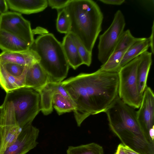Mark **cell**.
<instances>
[{
	"instance_id": "cell-7",
	"label": "cell",
	"mask_w": 154,
	"mask_h": 154,
	"mask_svg": "<svg viewBox=\"0 0 154 154\" xmlns=\"http://www.w3.org/2000/svg\"><path fill=\"white\" fill-rule=\"evenodd\" d=\"M125 25L124 16L120 10L115 14L113 20L108 29L99 37L98 58L103 64L114 52Z\"/></svg>"
},
{
	"instance_id": "cell-8",
	"label": "cell",
	"mask_w": 154,
	"mask_h": 154,
	"mask_svg": "<svg viewBox=\"0 0 154 154\" xmlns=\"http://www.w3.org/2000/svg\"><path fill=\"white\" fill-rule=\"evenodd\" d=\"M0 28L5 30L26 42L30 47L34 41L30 23L21 14L7 12L0 16Z\"/></svg>"
},
{
	"instance_id": "cell-5",
	"label": "cell",
	"mask_w": 154,
	"mask_h": 154,
	"mask_svg": "<svg viewBox=\"0 0 154 154\" xmlns=\"http://www.w3.org/2000/svg\"><path fill=\"white\" fill-rule=\"evenodd\" d=\"M30 48L38 55V63L49 76L51 81L61 82L66 77L69 66L62 43L52 34L39 36Z\"/></svg>"
},
{
	"instance_id": "cell-33",
	"label": "cell",
	"mask_w": 154,
	"mask_h": 154,
	"mask_svg": "<svg viewBox=\"0 0 154 154\" xmlns=\"http://www.w3.org/2000/svg\"><path fill=\"white\" fill-rule=\"evenodd\" d=\"M123 144L122 143L119 144L114 154H125L123 150Z\"/></svg>"
},
{
	"instance_id": "cell-15",
	"label": "cell",
	"mask_w": 154,
	"mask_h": 154,
	"mask_svg": "<svg viewBox=\"0 0 154 154\" xmlns=\"http://www.w3.org/2000/svg\"><path fill=\"white\" fill-rule=\"evenodd\" d=\"M30 48V46L25 41L0 28V49L3 51H20Z\"/></svg>"
},
{
	"instance_id": "cell-21",
	"label": "cell",
	"mask_w": 154,
	"mask_h": 154,
	"mask_svg": "<svg viewBox=\"0 0 154 154\" xmlns=\"http://www.w3.org/2000/svg\"><path fill=\"white\" fill-rule=\"evenodd\" d=\"M53 106L59 115L73 112L75 107L71 100L59 93H56L52 100Z\"/></svg>"
},
{
	"instance_id": "cell-11",
	"label": "cell",
	"mask_w": 154,
	"mask_h": 154,
	"mask_svg": "<svg viewBox=\"0 0 154 154\" xmlns=\"http://www.w3.org/2000/svg\"><path fill=\"white\" fill-rule=\"evenodd\" d=\"M35 91L40 95V111L45 115L50 114L53 111L52 100L56 93H60L70 99L62 86V82L50 81L43 87Z\"/></svg>"
},
{
	"instance_id": "cell-13",
	"label": "cell",
	"mask_w": 154,
	"mask_h": 154,
	"mask_svg": "<svg viewBox=\"0 0 154 154\" xmlns=\"http://www.w3.org/2000/svg\"><path fill=\"white\" fill-rule=\"evenodd\" d=\"M8 8L20 14H29L41 12L48 5L47 0H6Z\"/></svg>"
},
{
	"instance_id": "cell-31",
	"label": "cell",
	"mask_w": 154,
	"mask_h": 154,
	"mask_svg": "<svg viewBox=\"0 0 154 154\" xmlns=\"http://www.w3.org/2000/svg\"><path fill=\"white\" fill-rule=\"evenodd\" d=\"M154 22H153L152 26V28L151 33L150 36L149 38V41L150 47L151 51L152 54H154V44H153V38H154Z\"/></svg>"
},
{
	"instance_id": "cell-17",
	"label": "cell",
	"mask_w": 154,
	"mask_h": 154,
	"mask_svg": "<svg viewBox=\"0 0 154 154\" xmlns=\"http://www.w3.org/2000/svg\"><path fill=\"white\" fill-rule=\"evenodd\" d=\"M62 44L69 66L75 69L83 64L76 47L69 34L64 37Z\"/></svg>"
},
{
	"instance_id": "cell-20",
	"label": "cell",
	"mask_w": 154,
	"mask_h": 154,
	"mask_svg": "<svg viewBox=\"0 0 154 154\" xmlns=\"http://www.w3.org/2000/svg\"><path fill=\"white\" fill-rule=\"evenodd\" d=\"M150 47L149 38L136 42L130 47L125 54L120 63L121 68L127 63L147 51Z\"/></svg>"
},
{
	"instance_id": "cell-18",
	"label": "cell",
	"mask_w": 154,
	"mask_h": 154,
	"mask_svg": "<svg viewBox=\"0 0 154 154\" xmlns=\"http://www.w3.org/2000/svg\"><path fill=\"white\" fill-rule=\"evenodd\" d=\"M25 75L14 76L7 72L0 63V85L6 92L25 87Z\"/></svg>"
},
{
	"instance_id": "cell-10",
	"label": "cell",
	"mask_w": 154,
	"mask_h": 154,
	"mask_svg": "<svg viewBox=\"0 0 154 154\" xmlns=\"http://www.w3.org/2000/svg\"><path fill=\"white\" fill-rule=\"evenodd\" d=\"M39 133V129L32 124L25 126L4 154H26L38 144L37 139Z\"/></svg>"
},
{
	"instance_id": "cell-24",
	"label": "cell",
	"mask_w": 154,
	"mask_h": 154,
	"mask_svg": "<svg viewBox=\"0 0 154 154\" xmlns=\"http://www.w3.org/2000/svg\"><path fill=\"white\" fill-rule=\"evenodd\" d=\"M145 38L134 37L129 29L124 31L120 36L114 52L127 50L136 42L143 40Z\"/></svg>"
},
{
	"instance_id": "cell-30",
	"label": "cell",
	"mask_w": 154,
	"mask_h": 154,
	"mask_svg": "<svg viewBox=\"0 0 154 154\" xmlns=\"http://www.w3.org/2000/svg\"><path fill=\"white\" fill-rule=\"evenodd\" d=\"M8 8L6 0H0V13L2 14L7 12Z\"/></svg>"
},
{
	"instance_id": "cell-22",
	"label": "cell",
	"mask_w": 154,
	"mask_h": 154,
	"mask_svg": "<svg viewBox=\"0 0 154 154\" xmlns=\"http://www.w3.org/2000/svg\"><path fill=\"white\" fill-rule=\"evenodd\" d=\"M128 49L113 52L106 61L102 64L99 69L106 72L118 73L121 68L120 63L122 60Z\"/></svg>"
},
{
	"instance_id": "cell-36",
	"label": "cell",
	"mask_w": 154,
	"mask_h": 154,
	"mask_svg": "<svg viewBox=\"0 0 154 154\" xmlns=\"http://www.w3.org/2000/svg\"><path fill=\"white\" fill-rule=\"evenodd\" d=\"M2 14L0 13V16H1Z\"/></svg>"
},
{
	"instance_id": "cell-16",
	"label": "cell",
	"mask_w": 154,
	"mask_h": 154,
	"mask_svg": "<svg viewBox=\"0 0 154 154\" xmlns=\"http://www.w3.org/2000/svg\"><path fill=\"white\" fill-rule=\"evenodd\" d=\"M152 53L147 51L140 55V60L137 69V76L139 93L143 95L147 86L148 75L152 65Z\"/></svg>"
},
{
	"instance_id": "cell-2",
	"label": "cell",
	"mask_w": 154,
	"mask_h": 154,
	"mask_svg": "<svg viewBox=\"0 0 154 154\" xmlns=\"http://www.w3.org/2000/svg\"><path fill=\"white\" fill-rule=\"evenodd\" d=\"M112 132L122 144L140 154H154V144L145 135L138 121L135 109L118 96L105 112Z\"/></svg>"
},
{
	"instance_id": "cell-26",
	"label": "cell",
	"mask_w": 154,
	"mask_h": 154,
	"mask_svg": "<svg viewBox=\"0 0 154 154\" xmlns=\"http://www.w3.org/2000/svg\"><path fill=\"white\" fill-rule=\"evenodd\" d=\"M70 27L69 18L64 8L58 12L56 23L57 29L59 32L67 34L69 32Z\"/></svg>"
},
{
	"instance_id": "cell-9",
	"label": "cell",
	"mask_w": 154,
	"mask_h": 154,
	"mask_svg": "<svg viewBox=\"0 0 154 154\" xmlns=\"http://www.w3.org/2000/svg\"><path fill=\"white\" fill-rule=\"evenodd\" d=\"M138 109L136 111L138 123L147 138L154 144V94L149 87L143 92Z\"/></svg>"
},
{
	"instance_id": "cell-4",
	"label": "cell",
	"mask_w": 154,
	"mask_h": 154,
	"mask_svg": "<svg viewBox=\"0 0 154 154\" xmlns=\"http://www.w3.org/2000/svg\"><path fill=\"white\" fill-rule=\"evenodd\" d=\"M39 93L22 87L7 93L4 103L1 126L17 125L21 129L31 124L40 109Z\"/></svg>"
},
{
	"instance_id": "cell-27",
	"label": "cell",
	"mask_w": 154,
	"mask_h": 154,
	"mask_svg": "<svg viewBox=\"0 0 154 154\" xmlns=\"http://www.w3.org/2000/svg\"><path fill=\"white\" fill-rule=\"evenodd\" d=\"M5 70L10 75L16 77H20L26 74L28 66H25L10 63L0 62Z\"/></svg>"
},
{
	"instance_id": "cell-25",
	"label": "cell",
	"mask_w": 154,
	"mask_h": 154,
	"mask_svg": "<svg viewBox=\"0 0 154 154\" xmlns=\"http://www.w3.org/2000/svg\"><path fill=\"white\" fill-rule=\"evenodd\" d=\"M76 47L83 64L89 66L92 61V53L88 51L80 41L73 34L68 33Z\"/></svg>"
},
{
	"instance_id": "cell-35",
	"label": "cell",
	"mask_w": 154,
	"mask_h": 154,
	"mask_svg": "<svg viewBox=\"0 0 154 154\" xmlns=\"http://www.w3.org/2000/svg\"><path fill=\"white\" fill-rule=\"evenodd\" d=\"M1 143V126H0V148Z\"/></svg>"
},
{
	"instance_id": "cell-14",
	"label": "cell",
	"mask_w": 154,
	"mask_h": 154,
	"mask_svg": "<svg viewBox=\"0 0 154 154\" xmlns=\"http://www.w3.org/2000/svg\"><path fill=\"white\" fill-rule=\"evenodd\" d=\"M39 60L38 55L31 48L20 51H3L0 54V62L2 63L29 66L35 62H38Z\"/></svg>"
},
{
	"instance_id": "cell-3",
	"label": "cell",
	"mask_w": 154,
	"mask_h": 154,
	"mask_svg": "<svg viewBox=\"0 0 154 154\" xmlns=\"http://www.w3.org/2000/svg\"><path fill=\"white\" fill-rule=\"evenodd\" d=\"M65 9L70 22L68 33L75 35L92 53L102 30L103 16L99 6L92 0H70Z\"/></svg>"
},
{
	"instance_id": "cell-23",
	"label": "cell",
	"mask_w": 154,
	"mask_h": 154,
	"mask_svg": "<svg viewBox=\"0 0 154 154\" xmlns=\"http://www.w3.org/2000/svg\"><path fill=\"white\" fill-rule=\"evenodd\" d=\"M103 149L99 145L94 143L82 145L78 146H69L67 154H103Z\"/></svg>"
},
{
	"instance_id": "cell-32",
	"label": "cell",
	"mask_w": 154,
	"mask_h": 154,
	"mask_svg": "<svg viewBox=\"0 0 154 154\" xmlns=\"http://www.w3.org/2000/svg\"><path fill=\"white\" fill-rule=\"evenodd\" d=\"M123 147L125 154H140L126 146L123 145Z\"/></svg>"
},
{
	"instance_id": "cell-1",
	"label": "cell",
	"mask_w": 154,
	"mask_h": 154,
	"mask_svg": "<svg viewBox=\"0 0 154 154\" xmlns=\"http://www.w3.org/2000/svg\"><path fill=\"white\" fill-rule=\"evenodd\" d=\"M75 107L78 126L91 115L105 112L118 96V73H81L62 82Z\"/></svg>"
},
{
	"instance_id": "cell-28",
	"label": "cell",
	"mask_w": 154,
	"mask_h": 154,
	"mask_svg": "<svg viewBox=\"0 0 154 154\" xmlns=\"http://www.w3.org/2000/svg\"><path fill=\"white\" fill-rule=\"evenodd\" d=\"M70 0H48V5L53 9L57 10L65 8Z\"/></svg>"
},
{
	"instance_id": "cell-6",
	"label": "cell",
	"mask_w": 154,
	"mask_h": 154,
	"mask_svg": "<svg viewBox=\"0 0 154 154\" xmlns=\"http://www.w3.org/2000/svg\"><path fill=\"white\" fill-rule=\"evenodd\" d=\"M140 56L122 67L118 72V96L125 104L135 109L140 106L143 95L139 93L137 69Z\"/></svg>"
},
{
	"instance_id": "cell-12",
	"label": "cell",
	"mask_w": 154,
	"mask_h": 154,
	"mask_svg": "<svg viewBox=\"0 0 154 154\" xmlns=\"http://www.w3.org/2000/svg\"><path fill=\"white\" fill-rule=\"evenodd\" d=\"M50 81L49 76L38 62L28 66L25 76V87L36 91Z\"/></svg>"
},
{
	"instance_id": "cell-19",
	"label": "cell",
	"mask_w": 154,
	"mask_h": 154,
	"mask_svg": "<svg viewBox=\"0 0 154 154\" xmlns=\"http://www.w3.org/2000/svg\"><path fill=\"white\" fill-rule=\"evenodd\" d=\"M21 130L17 125L1 126L0 154H4L6 149L15 141Z\"/></svg>"
},
{
	"instance_id": "cell-29",
	"label": "cell",
	"mask_w": 154,
	"mask_h": 154,
	"mask_svg": "<svg viewBox=\"0 0 154 154\" xmlns=\"http://www.w3.org/2000/svg\"><path fill=\"white\" fill-rule=\"evenodd\" d=\"M100 2L107 5H119L125 2V0H99Z\"/></svg>"
},
{
	"instance_id": "cell-34",
	"label": "cell",
	"mask_w": 154,
	"mask_h": 154,
	"mask_svg": "<svg viewBox=\"0 0 154 154\" xmlns=\"http://www.w3.org/2000/svg\"><path fill=\"white\" fill-rule=\"evenodd\" d=\"M3 108L2 106H0V126H1L3 115Z\"/></svg>"
}]
</instances>
